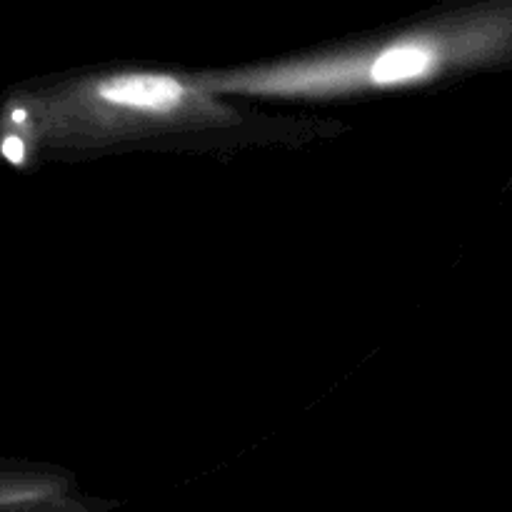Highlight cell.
<instances>
[{
	"instance_id": "cell-1",
	"label": "cell",
	"mask_w": 512,
	"mask_h": 512,
	"mask_svg": "<svg viewBox=\"0 0 512 512\" xmlns=\"http://www.w3.org/2000/svg\"><path fill=\"white\" fill-rule=\"evenodd\" d=\"M508 0L460 10L385 38L248 68L198 73L205 90L258 98H345L430 83L510 58Z\"/></svg>"
},
{
	"instance_id": "cell-2",
	"label": "cell",
	"mask_w": 512,
	"mask_h": 512,
	"mask_svg": "<svg viewBox=\"0 0 512 512\" xmlns=\"http://www.w3.org/2000/svg\"><path fill=\"white\" fill-rule=\"evenodd\" d=\"M238 110L203 88L198 73L115 70L10 93L0 108V155L28 168L38 148L95 150L180 130L230 128Z\"/></svg>"
},
{
	"instance_id": "cell-3",
	"label": "cell",
	"mask_w": 512,
	"mask_h": 512,
	"mask_svg": "<svg viewBox=\"0 0 512 512\" xmlns=\"http://www.w3.org/2000/svg\"><path fill=\"white\" fill-rule=\"evenodd\" d=\"M65 490H68V483L58 475L0 470V510L58 503Z\"/></svg>"
}]
</instances>
